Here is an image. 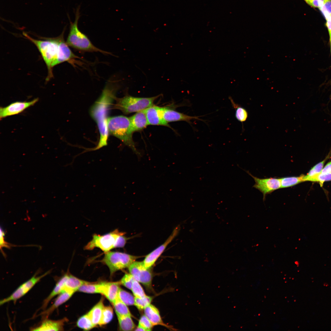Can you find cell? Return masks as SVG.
Returning <instances> with one entry per match:
<instances>
[{"instance_id": "obj_9", "label": "cell", "mask_w": 331, "mask_h": 331, "mask_svg": "<svg viewBox=\"0 0 331 331\" xmlns=\"http://www.w3.org/2000/svg\"><path fill=\"white\" fill-rule=\"evenodd\" d=\"M130 273L134 279L147 288L151 287L152 274L146 268L143 262L134 261L128 267Z\"/></svg>"}, {"instance_id": "obj_40", "label": "cell", "mask_w": 331, "mask_h": 331, "mask_svg": "<svg viewBox=\"0 0 331 331\" xmlns=\"http://www.w3.org/2000/svg\"><path fill=\"white\" fill-rule=\"evenodd\" d=\"M320 173L331 174V161L328 162L324 167Z\"/></svg>"}, {"instance_id": "obj_38", "label": "cell", "mask_w": 331, "mask_h": 331, "mask_svg": "<svg viewBox=\"0 0 331 331\" xmlns=\"http://www.w3.org/2000/svg\"><path fill=\"white\" fill-rule=\"evenodd\" d=\"M311 7L319 9L323 5L324 0H304Z\"/></svg>"}, {"instance_id": "obj_35", "label": "cell", "mask_w": 331, "mask_h": 331, "mask_svg": "<svg viewBox=\"0 0 331 331\" xmlns=\"http://www.w3.org/2000/svg\"><path fill=\"white\" fill-rule=\"evenodd\" d=\"M135 279L130 273H127L124 276L120 281L121 284L126 288L131 290L133 283Z\"/></svg>"}, {"instance_id": "obj_18", "label": "cell", "mask_w": 331, "mask_h": 331, "mask_svg": "<svg viewBox=\"0 0 331 331\" xmlns=\"http://www.w3.org/2000/svg\"><path fill=\"white\" fill-rule=\"evenodd\" d=\"M130 119L134 132L142 130L149 125L144 110L136 112Z\"/></svg>"}, {"instance_id": "obj_33", "label": "cell", "mask_w": 331, "mask_h": 331, "mask_svg": "<svg viewBox=\"0 0 331 331\" xmlns=\"http://www.w3.org/2000/svg\"><path fill=\"white\" fill-rule=\"evenodd\" d=\"M131 290L135 297L141 298L146 295L139 282L135 279L133 281Z\"/></svg>"}, {"instance_id": "obj_43", "label": "cell", "mask_w": 331, "mask_h": 331, "mask_svg": "<svg viewBox=\"0 0 331 331\" xmlns=\"http://www.w3.org/2000/svg\"><path fill=\"white\" fill-rule=\"evenodd\" d=\"M329 36L330 40V43L331 52V32H329Z\"/></svg>"}, {"instance_id": "obj_13", "label": "cell", "mask_w": 331, "mask_h": 331, "mask_svg": "<svg viewBox=\"0 0 331 331\" xmlns=\"http://www.w3.org/2000/svg\"><path fill=\"white\" fill-rule=\"evenodd\" d=\"M179 230V227H176L163 244L146 257L143 262L145 267L146 268H150L154 264L168 245L177 235Z\"/></svg>"}, {"instance_id": "obj_25", "label": "cell", "mask_w": 331, "mask_h": 331, "mask_svg": "<svg viewBox=\"0 0 331 331\" xmlns=\"http://www.w3.org/2000/svg\"><path fill=\"white\" fill-rule=\"evenodd\" d=\"M232 105L235 110V116L236 119L242 123L245 122L248 117V113L247 110L238 104L235 103L231 97H229Z\"/></svg>"}, {"instance_id": "obj_7", "label": "cell", "mask_w": 331, "mask_h": 331, "mask_svg": "<svg viewBox=\"0 0 331 331\" xmlns=\"http://www.w3.org/2000/svg\"><path fill=\"white\" fill-rule=\"evenodd\" d=\"M137 258L126 253L110 251L105 253L101 262L108 267L112 275L119 270L128 267Z\"/></svg>"}, {"instance_id": "obj_17", "label": "cell", "mask_w": 331, "mask_h": 331, "mask_svg": "<svg viewBox=\"0 0 331 331\" xmlns=\"http://www.w3.org/2000/svg\"><path fill=\"white\" fill-rule=\"evenodd\" d=\"M160 109L161 107L153 105L144 109L149 125L169 126L162 117Z\"/></svg>"}, {"instance_id": "obj_34", "label": "cell", "mask_w": 331, "mask_h": 331, "mask_svg": "<svg viewBox=\"0 0 331 331\" xmlns=\"http://www.w3.org/2000/svg\"><path fill=\"white\" fill-rule=\"evenodd\" d=\"M319 9L326 20L331 15V0H324L323 5Z\"/></svg>"}, {"instance_id": "obj_39", "label": "cell", "mask_w": 331, "mask_h": 331, "mask_svg": "<svg viewBox=\"0 0 331 331\" xmlns=\"http://www.w3.org/2000/svg\"><path fill=\"white\" fill-rule=\"evenodd\" d=\"M5 236V233L2 229L1 228H0V249L1 250L2 248L3 247H5L8 249L10 248L11 246H12V245H10V244L6 242L4 240V236Z\"/></svg>"}, {"instance_id": "obj_23", "label": "cell", "mask_w": 331, "mask_h": 331, "mask_svg": "<svg viewBox=\"0 0 331 331\" xmlns=\"http://www.w3.org/2000/svg\"><path fill=\"white\" fill-rule=\"evenodd\" d=\"M89 282L79 279L77 277L69 274L66 282L65 289L73 291L74 292L78 291L79 288L84 284Z\"/></svg>"}, {"instance_id": "obj_1", "label": "cell", "mask_w": 331, "mask_h": 331, "mask_svg": "<svg viewBox=\"0 0 331 331\" xmlns=\"http://www.w3.org/2000/svg\"><path fill=\"white\" fill-rule=\"evenodd\" d=\"M65 29L58 36L53 38H43V40H36L31 37L27 33L23 35L27 39L34 44L40 53L48 70L46 81H48L53 77L52 69L55 66L64 62L74 64L78 56L71 51L64 38Z\"/></svg>"}, {"instance_id": "obj_29", "label": "cell", "mask_w": 331, "mask_h": 331, "mask_svg": "<svg viewBox=\"0 0 331 331\" xmlns=\"http://www.w3.org/2000/svg\"><path fill=\"white\" fill-rule=\"evenodd\" d=\"M117 297L127 305L135 304V297L129 293L120 288Z\"/></svg>"}, {"instance_id": "obj_36", "label": "cell", "mask_w": 331, "mask_h": 331, "mask_svg": "<svg viewBox=\"0 0 331 331\" xmlns=\"http://www.w3.org/2000/svg\"><path fill=\"white\" fill-rule=\"evenodd\" d=\"M331 181V174H322L320 173L314 178L311 182H317L319 183L320 186L322 187L324 183L326 181Z\"/></svg>"}, {"instance_id": "obj_10", "label": "cell", "mask_w": 331, "mask_h": 331, "mask_svg": "<svg viewBox=\"0 0 331 331\" xmlns=\"http://www.w3.org/2000/svg\"><path fill=\"white\" fill-rule=\"evenodd\" d=\"M254 179L255 183L253 187L258 189L263 194V199L265 198L266 195L281 188L280 179L275 178H260L252 175L249 173Z\"/></svg>"}, {"instance_id": "obj_30", "label": "cell", "mask_w": 331, "mask_h": 331, "mask_svg": "<svg viewBox=\"0 0 331 331\" xmlns=\"http://www.w3.org/2000/svg\"><path fill=\"white\" fill-rule=\"evenodd\" d=\"M113 316V310L111 306H104L101 319L99 324L101 326L105 325L110 322Z\"/></svg>"}, {"instance_id": "obj_28", "label": "cell", "mask_w": 331, "mask_h": 331, "mask_svg": "<svg viewBox=\"0 0 331 331\" xmlns=\"http://www.w3.org/2000/svg\"><path fill=\"white\" fill-rule=\"evenodd\" d=\"M77 326L85 330H89L94 327L88 314L80 317L77 322Z\"/></svg>"}, {"instance_id": "obj_24", "label": "cell", "mask_w": 331, "mask_h": 331, "mask_svg": "<svg viewBox=\"0 0 331 331\" xmlns=\"http://www.w3.org/2000/svg\"><path fill=\"white\" fill-rule=\"evenodd\" d=\"M131 316H117L119 329L122 331H132L135 328V325Z\"/></svg>"}, {"instance_id": "obj_15", "label": "cell", "mask_w": 331, "mask_h": 331, "mask_svg": "<svg viewBox=\"0 0 331 331\" xmlns=\"http://www.w3.org/2000/svg\"><path fill=\"white\" fill-rule=\"evenodd\" d=\"M74 292L73 291L65 289L58 295L54 302L51 306L47 309L44 310L38 316H41L42 320L48 318L54 310L59 306L67 301L71 297Z\"/></svg>"}, {"instance_id": "obj_21", "label": "cell", "mask_w": 331, "mask_h": 331, "mask_svg": "<svg viewBox=\"0 0 331 331\" xmlns=\"http://www.w3.org/2000/svg\"><path fill=\"white\" fill-rule=\"evenodd\" d=\"M331 156V151L323 160L312 167L306 175L302 174L303 182L311 181L314 178L318 175L323 169L326 162Z\"/></svg>"}, {"instance_id": "obj_11", "label": "cell", "mask_w": 331, "mask_h": 331, "mask_svg": "<svg viewBox=\"0 0 331 331\" xmlns=\"http://www.w3.org/2000/svg\"><path fill=\"white\" fill-rule=\"evenodd\" d=\"M38 101L35 98L30 101H16L13 102L4 107H1L0 118L18 114L29 107L34 105Z\"/></svg>"}, {"instance_id": "obj_14", "label": "cell", "mask_w": 331, "mask_h": 331, "mask_svg": "<svg viewBox=\"0 0 331 331\" xmlns=\"http://www.w3.org/2000/svg\"><path fill=\"white\" fill-rule=\"evenodd\" d=\"M67 319L64 318L57 320H51L48 318L42 319V321L37 326L30 329L32 331H62L64 329V325Z\"/></svg>"}, {"instance_id": "obj_31", "label": "cell", "mask_w": 331, "mask_h": 331, "mask_svg": "<svg viewBox=\"0 0 331 331\" xmlns=\"http://www.w3.org/2000/svg\"><path fill=\"white\" fill-rule=\"evenodd\" d=\"M100 283L88 282L81 286L78 289L79 291L88 293H99Z\"/></svg>"}, {"instance_id": "obj_20", "label": "cell", "mask_w": 331, "mask_h": 331, "mask_svg": "<svg viewBox=\"0 0 331 331\" xmlns=\"http://www.w3.org/2000/svg\"><path fill=\"white\" fill-rule=\"evenodd\" d=\"M144 315L154 325H160L166 326L163 322L158 309L151 304L144 309Z\"/></svg>"}, {"instance_id": "obj_27", "label": "cell", "mask_w": 331, "mask_h": 331, "mask_svg": "<svg viewBox=\"0 0 331 331\" xmlns=\"http://www.w3.org/2000/svg\"><path fill=\"white\" fill-rule=\"evenodd\" d=\"M112 304L117 316H131V314L127 305L117 297Z\"/></svg>"}, {"instance_id": "obj_41", "label": "cell", "mask_w": 331, "mask_h": 331, "mask_svg": "<svg viewBox=\"0 0 331 331\" xmlns=\"http://www.w3.org/2000/svg\"><path fill=\"white\" fill-rule=\"evenodd\" d=\"M326 25L329 32H331V15L326 20Z\"/></svg>"}, {"instance_id": "obj_19", "label": "cell", "mask_w": 331, "mask_h": 331, "mask_svg": "<svg viewBox=\"0 0 331 331\" xmlns=\"http://www.w3.org/2000/svg\"><path fill=\"white\" fill-rule=\"evenodd\" d=\"M69 274H66L62 276L57 282L55 287L49 295L44 300L39 310H45L52 299L62 292L65 289L66 282Z\"/></svg>"}, {"instance_id": "obj_4", "label": "cell", "mask_w": 331, "mask_h": 331, "mask_svg": "<svg viewBox=\"0 0 331 331\" xmlns=\"http://www.w3.org/2000/svg\"><path fill=\"white\" fill-rule=\"evenodd\" d=\"M79 10V7L76 9L74 22L71 21L69 19L70 31L66 41L67 45L69 47L81 52H100L110 54V53L100 49L94 45L87 36L79 29L78 23L80 17Z\"/></svg>"}, {"instance_id": "obj_3", "label": "cell", "mask_w": 331, "mask_h": 331, "mask_svg": "<svg viewBox=\"0 0 331 331\" xmlns=\"http://www.w3.org/2000/svg\"><path fill=\"white\" fill-rule=\"evenodd\" d=\"M107 124L109 134L120 140L138 156L141 155L136 149L133 139L134 132L130 118L123 116L109 117L108 118Z\"/></svg>"}, {"instance_id": "obj_12", "label": "cell", "mask_w": 331, "mask_h": 331, "mask_svg": "<svg viewBox=\"0 0 331 331\" xmlns=\"http://www.w3.org/2000/svg\"><path fill=\"white\" fill-rule=\"evenodd\" d=\"M160 112L162 118L167 123L174 121H185L191 124V120L192 119L204 121L200 118L199 117L201 116H189L167 107H161Z\"/></svg>"}, {"instance_id": "obj_2", "label": "cell", "mask_w": 331, "mask_h": 331, "mask_svg": "<svg viewBox=\"0 0 331 331\" xmlns=\"http://www.w3.org/2000/svg\"><path fill=\"white\" fill-rule=\"evenodd\" d=\"M114 89L108 84L103 90L99 98L94 104L90 109V115L97 124L100 137L97 146L90 150H95L107 146L109 135L107 117L108 110L114 96Z\"/></svg>"}, {"instance_id": "obj_6", "label": "cell", "mask_w": 331, "mask_h": 331, "mask_svg": "<svg viewBox=\"0 0 331 331\" xmlns=\"http://www.w3.org/2000/svg\"><path fill=\"white\" fill-rule=\"evenodd\" d=\"M159 96L150 97H139L126 96L116 98V103L113 108L127 114L143 110L154 105V101Z\"/></svg>"}, {"instance_id": "obj_22", "label": "cell", "mask_w": 331, "mask_h": 331, "mask_svg": "<svg viewBox=\"0 0 331 331\" xmlns=\"http://www.w3.org/2000/svg\"><path fill=\"white\" fill-rule=\"evenodd\" d=\"M103 300V299L101 298L87 313L93 323L95 326L99 325L101 319L103 310L104 306Z\"/></svg>"}, {"instance_id": "obj_37", "label": "cell", "mask_w": 331, "mask_h": 331, "mask_svg": "<svg viewBox=\"0 0 331 331\" xmlns=\"http://www.w3.org/2000/svg\"><path fill=\"white\" fill-rule=\"evenodd\" d=\"M138 325L144 328L146 331L151 330L154 326L145 315H143L140 318Z\"/></svg>"}, {"instance_id": "obj_32", "label": "cell", "mask_w": 331, "mask_h": 331, "mask_svg": "<svg viewBox=\"0 0 331 331\" xmlns=\"http://www.w3.org/2000/svg\"><path fill=\"white\" fill-rule=\"evenodd\" d=\"M135 305L139 310L144 309L150 304L152 300L151 297L146 295L141 298L135 297Z\"/></svg>"}, {"instance_id": "obj_26", "label": "cell", "mask_w": 331, "mask_h": 331, "mask_svg": "<svg viewBox=\"0 0 331 331\" xmlns=\"http://www.w3.org/2000/svg\"><path fill=\"white\" fill-rule=\"evenodd\" d=\"M280 179L281 188L292 187L303 182L302 174L299 176L285 177Z\"/></svg>"}, {"instance_id": "obj_8", "label": "cell", "mask_w": 331, "mask_h": 331, "mask_svg": "<svg viewBox=\"0 0 331 331\" xmlns=\"http://www.w3.org/2000/svg\"><path fill=\"white\" fill-rule=\"evenodd\" d=\"M51 272V270H50L40 276H37L36 274L34 275L31 278L20 286L9 296L1 300L0 305H2L11 301L15 302L26 294L42 278L49 274Z\"/></svg>"}, {"instance_id": "obj_5", "label": "cell", "mask_w": 331, "mask_h": 331, "mask_svg": "<svg viewBox=\"0 0 331 331\" xmlns=\"http://www.w3.org/2000/svg\"><path fill=\"white\" fill-rule=\"evenodd\" d=\"M124 234L118 229L103 235L94 234L92 239L85 246L84 249L92 250L97 248L106 253L114 248L123 247L127 239Z\"/></svg>"}, {"instance_id": "obj_16", "label": "cell", "mask_w": 331, "mask_h": 331, "mask_svg": "<svg viewBox=\"0 0 331 331\" xmlns=\"http://www.w3.org/2000/svg\"><path fill=\"white\" fill-rule=\"evenodd\" d=\"M120 284V281L100 283L99 287L100 293L104 295L112 303L117 297Z\"/></svg>"}, {"instance_id": "obj_42", "label": "cell", "mask_w": 331, "mask_h": 331, "mask_svg": "<svg viewBox=\"0 0 331 331\" xmlns=\"http://www.w3.org/2000/svg\"><path fill=\"white\" fill-rule=\"evenodd\" d=\"M135 331H146V329H145L144 328H143L142 327H141V326H139V325H138V326L136 329H135Z\"/></svg>"}]
</instances>
